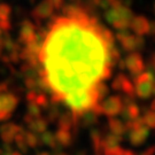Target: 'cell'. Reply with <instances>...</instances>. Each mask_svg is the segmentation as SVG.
Segmentation results:
<instances>
[{"label": "cell", "mask_w": 155, "mask_h": 155, "mask_svg": "<svg viewBox=\"0 0 155 155\" xmlns=\"http://www.w3.org/2000/svg\"><path fill=\"white\" fill-rule=\"evenodd\" d=\"M115 58L113 33L85 9L50 24L38 54V75L52 104L61 102L76 122L101 110Z\"/></svg>", "instance_id": "obj_1"}, {"label": "cell", "mask_w": 155, "mask_h": 155, "mask_svg": "<svg viewBox=\"0 0 155 155\" xmlns=\"http://www.w3.org/2000/svg\"><path fill=\"white\" fill-rule=\"evenodd\" d=\"M20 100L16 94L12 92H1L0 93V122H5L14 114Z\"/></svg>", "instance_id": "obj_2"}, {"label": "cell", "mask_w": 155, "mask_h": 155, "mask_svg": "<svg viewBox=\"0 0 155 155\" xmlns=\"http://www.w3.org/2000/svg\"><path fill=\"white\" fill-rule=\"evenodd\" d=\"M37 37V27L35 25V23L32 21L29 20H24L21 23L20 27V31H18V40L17 43L21 45H25L30 43L31 40Z\"/></svg>", "instance_id": "obj_3"}, {"label": "cell", "mask_w": 155, "mask_h": 155, "mask_svg": "<svg viewBox=\"0 0 155 155\" xmlns=\"http://www.w3.org/2000/svg\"><path fill=\"white\" fill-rule=\"evenodd\" d=\"M54 6L50 0H41L38 5L36 6L31 12V16L35 21L40 22L43 20H47L53 15Z\"/></svg>", "instance_id": "obj_4"}, {"label": "cell", "mask_w": 155, "mask_h": 155, "mask_svg": "<svg viewBox=\"0 0 155 155\" xmlns=\"http://www.w3.org/2000/svg\"><path fill=\"white\" fill-rule=\"evenodd\" d=\"M22 130V127L17 125L16 123L5 122L0 125V138L4 141V144H12L16 134Z\"/></svg>", "instance_id": "obj_5"}, {"label": "cell", "mask_w": 155, "mask_h": 155, "mask_svg": "<svg viewBox=\"0 0 155 155\" xmlns=\"http://www.w3.org/2000/svg\"><path fill=\"white\" fill-rule=\"evenodd\" d=\"M25 124H27V127H28L29 131L37 133V134H40V133H43L44 131L47 130L50 123H48V121H47L44 116H40V117H37V118L30 120V121H29L28 123H25Z\"/></svg>", "instance_id": "obj_6"}, {"label": "cell", "mask_w": 155, "mask_h": 155, "mask_svg": "<svg viewBox=\"0 0 155 155\" xmlns=\"http://www.w3.org/2000/svg\"><path fill=\"white\" fill-rule=\"evenodd\" d=\"M39 141H40V145H45V146L50 147L52 150H56L58 145H59L55 138V133H52L48 130H46V131L39 134Z\"/></svg>", "instance_id": "obj_7"}, {"label": "cell", "mask_w": 155, "mask_h": 155, "mask_svg": "<svg viewBox=\"0 0 155 155\" xmlns=\"http://www.w3.org/2000/svg\"><path fill=\"white\" fill-rule=\"evenodd\" d=\"M43 116V113H41V107L38 106L36 102L33 101H28V105H27V114L24 116V122L28 123L30 120L32 118H37V117Z\"/></svg>", "instance_id": "obj_8"}, {"label": "cell", "mask_w": 155, "mask_h": 155, "mask_svg": "<svg viewBox=\"0 0 155 155\" xmlns=\"http://www.w3.org/2000/svg\"><path fill=\"white\" fill-rule=\"evenodd\" d=\"M55 138L58 140L59 145H62V146H68L71 143V136H70V131L69 130L58 129V131L55 133Z\"/></svg>", "instance_id": "obj_9"}, {"label": "cell", "mask_w": 155, "mask_h": 155, "mask_svg": "<svg viewBox=\"0 0 155 155\" xmlns=\"http://www.w3.org/2000/svg\"><path fill=\"white\" fill-rule=\"evenodd\" d=\"M24 133H25V131L22 129V130L16 134V137H15V139H14V143H15V145H16L17 150H21L22 153H27L29 150V146H28V144H27V141H25Z\"/></svg>", "instance_id": "obj_10"}, {"label": "cell", "mask_w": 155, "mask_h": 155, "mask_svg": "<svg viewBox=\"0 0 155 155\" xmlns=\"http://www.w3.org/2000/svg\"><path fill=\"white\" fill-rule=\"evenodd\" d=\"M24 137H25V141L28 144L29 148H37L39 145H40L39 136L37 133L31 132V131H25Z\"/></svg>", "instance_id": "obj_11"}, {"label": "cell", "mask_w": 155, "mask_h": 155, "mask_svg": "<svg viewBox=\"0 0 155 155\" xmlns=\"http://www.w3.org/2000/svg\"><path fill=\"white\" fill-rule=\"evenodd\" d=\"M12 14V7L8 4H0V20H9Z\"/></svg>", "instance_id": "obj_12"}, {"label": "cell", "mask_w": 155, "mask_h": 155, "mask_svg": "<svg viewBox=\"0 0 155 155\" xmlns=\"http://www.w3.org/2000/svg\"><path fill=\"white\" fill-rule=\"evenodd\" d=\"M146 25H147V22L144 17H137L136 21H134V28L137 29L138 31H144L146 29Z\"/></svg>", "instance_id": "obj_13"}, {"label": "cell", "mask_w": 155, "mask_h": 155, "mask_svg": "<svg viewBox=\"0 0 155 155\" xmlns=\"http://www.w3.org/2000/svg\"><path fill=\"white\" fill-rule=\"evenodd\" d=\"M0 28L2 29L5 32L9 31L12 29V24L9 20H0Z\"/></svg>", "instance_id": "obj_14"}, {"label": "cell", "mask_w": 155, "mask_h": 155, "mask_svg": "<svg viewBox=\"0 0 155 155\" xmlns=\"http://www.w3.org/2000/svg\"><path fill=\"white\" fill-rule=\"evenodd\" d=\"M50 1L53 4L55 9H59V8H61L62 6H63V0H50Z\"/></svg>", "instance_id": "obj_15"}, {"label": "cell", "mask_w": 155, "mask_h": 155, "mask_svg": "<svg viewBox=\"0 0 155 155\" xmlns=\"http://www.w3.org/2000/svg\"><path fill=\"white\" fill-rule=\"evenodd\" d=\"M5 91H7V85L4 83H0V93L1 92H5Z\"/></svg>", "instance_id": "obj_16"}, {"label": "cell", "mask_w": 155, "mask_h": 155, "mask_svg": "<svg viewBox=\"0 0 155 155\" xmlns=\"http://www.w3.org/2000/svg\"><path fill=\"white\" fill-rule=\"evenodd\" d=\"M5 31H4V30H2V29L0 28V39L2 38V37H4V35H5Z\"/></svg>", "instance_id": "obj_17"}, {"label": "cell", "mask_w": 155, "mask_h": 155, "mask_svg": "<svg viewBox=\"0 0 155 155\" xmlns=\"http://www.w3.org/2000/svg\"><path fill=\"white\" fill-rule=\"evenodd\" d=\"M37 155H51L48 152H40V153H38Z\"/></svg>", "instance_id": "obj_18"}, {"label": "cell", "mask_w": 155, "mask_h": 155, "mask_svg": "<svg viewBox=\"0 0 155 155\" xmlns=\"http://www.w3.org/2000/svg\"><path fill=\"white\" fill-rule=\"evenodd\" d=\"M12 155H22L21 153H18V152H13V154Z\"/></svg>", "instance_id": "obj_19"}, {"label": "cell", "mask_w": 155, "mask_h": 155, "mask_svg": "<svg viewBox=\"0 0 155 155\" xmlns=\"http://www.w3.org/2000/svg\"><path fill=\"white\" fill-rule=\"evenodd\" d=\"M123 1H125V4H127V5H129V4H130V1H131V0H123Z\"/></svg>", "instance_id": "obj_20"}, {"label": "cell", "mask_w": 155, "mask_h": 155, "mask_svg": "<svg viewBox=\"0 0 155 155\" xmlns=\"http://www.w3.org/2000/svg\"><path fill=\"white\" fill-rule=\"evenodd\" d=\"M54 155H66V154H63V153H55Z\"/></svg>", "instance_id": "obj_21"}, {"label": "cell", "mask_w": 155, "mask_h": 155, "mask_svg": "<svg viewBox=\"0 0 155 155\" xmlns=\"http://www.w3.org/2000/svg\"><path fill=\"white\" fill-rule=\"evenodd\" d=\"M1 51H2V50H1V48H0V58H1Z\"/></svg>", "instance_id": "obj_22"}, {"label": "cell", "mask_w": 155, "mask_h": 155, "mask_svg": "<svg viewBox=\"0 0 155 155\" xmlns=\"http://www.w3.org/2000/svg\"><path fill=\"white\" fill-rule=\"evenodd\" d=\"M71 1H72V2H75V1H77V0H71Z\"/></svg>", "instance_id": "obj_23"}, {"label": "cell", "mask_w": 155, "mask_h": 155, "mask_svg": "<svg viewBox=\"0 0 155 155\" xmlns=\"http://www.w3.org/2000/svg\"><path fill=\"white\" fill-rule=\"evenodd\" d=\"M0 48H1V47H0Z\"/></svg>", "instance_id": "obj_24"}]
</instances>
